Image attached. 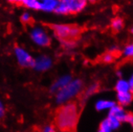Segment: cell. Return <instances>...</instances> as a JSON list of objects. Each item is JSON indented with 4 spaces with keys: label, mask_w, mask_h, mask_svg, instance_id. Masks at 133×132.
<instances>
[{
    "label": "cell",
    "mask_w": 133,
    "mask_h": 132,
    "mask_svg": "<svg viewBox=\"0 0 133 132\" xmlns=\"http://www.w3.org/2000/svg\"><path fill=\"white\" fill-rule=\"evenodd\" d=\"M79 119V110L75 102H68L59 107L55 113L56 127L63 132H74Z\"/></svg>",
    "instance_id": "cell-1"
},
{
    "label": "cell",
    "mask_w": 133,
    "mask_h": 132,
    "mask_svg": "<svg viewBox=\"0 0 133 132\" xmlns=\"http://www.w3.org/2000/svg\"><path fill=\"white\" fill-rule=\"evenodd\" d=\"M53 31L55 37L60 43L66 41H75L79 36L81 29L75 25L72 24H46Z\"/></svg>",
    "instance_id": "cell-2"
},
{
    "label": "cell",
    "mask_w": 133,
    "mask_h": 132,
    "mask_svg": "<svg viewBox=\"0 0 133 132\" xmlns=\"http://www.w3.org/2000/svg\"><path fill=\"white\" fill-rule=\"evenodd\" d=\"M87 2L84 0H63L59 1L55 12L59 15L75 14L85 8Z\"/></svg>",
    "instance_id": "cell-3"
},
{
    "label": "cell",
    "mask_w": 133,
    "mask_h": 132,
    "mask_svg": "<svg viewBox=\"0 0 133 132\" xmlns=\"http://www.w3.org/2000/svg\"><path fill=\"white\" fill-rule=\"evenodd\" d=\"M83 87V82L80 79L72 80L69 84H68L65 87L61 89L57 94L56 99L57 102L64 103L68 102L73 97L79 93Z\"/></svg>",
    "instance_id": "cell-4"
},
{
    "label": "cell",
    "mask_w": 133,
    "mask_h": 132,
    "mask_svg": "<svg viewBox=\"0 0 133 132\" xmlns=\"http://www.w3.org/2000/svg\"><path fill=\"white\" fill-rule=\"evenodd\" d=\"M31 39L36 44L42 46H47L51 44L50 37L40 28H35L32 31Z\"/></svg>",
    "instance_id": "cell-5"
},
{
    "label": "cell",
    "mask_w": 133,
    "mask_h": 132,
    "mask_svg": "<svg viewBox=\"0 0 133 132\" xmlns=\"http://www.w3.org/2000/svg\"><path fill=\"white\" fill-rule=\"evenodd\" d=\"M15 54L18 63L20 66L24 67H34L35 66V60L32 59L31 56L25 51L23 49L20 47L15 48Z\"/></svg>",
    "instance_id": "cell-6"
},
{
    "label": "cell",
    "mask_w": 133,
    "mask_h": 132,
    "mask_svg": "<svg viewBox=\"0 0 133 132\" xmlns=\"http://www.w3.org/2000/svg\"><path fill=\"white\" fill-rule=\"evenodd\" d=\"M51 59L47 56H41L35 60L34 68L37 71H46L51 67Z\"/></svg>",
    "instance_id": "cell-7"
},
{
    "label": "cell",
    "mask_w": 133,
    "mask_h": 132,
    "mask_svg": "<svg viewBox=\"0 0 133 132\" xmlns=\"http://www.w3.org/2000/svg\"><path fill=\"white\" fill-rule=\"evenodd\" d=\"M71 81H72L71 77L70 75H65V76H63L52 85L51 91L52 92H59L61 89L65 87L66 85L69 84Z\"/></svg>",
    "instance_id": "cell-8"
},
{
    "label": "cell",
    "mask_w": 133,
    "mask_h": 132,
    "mask_svg": "<svg viewBox=\"0 0 133 132\" xmlns=\"http://www.w3.org/2000/svg\"><path fill=\"white\" fill-rule=\"evenodd\" d=\"M108 115L116 118V119H118L120 122H124L125 121V118L127 115V113L124 111V110L123 109L122 107L116 105L115 107H113L108 113Z\"/></svg>",
    "instance_id": "cell-9"
},
{
    "label": "cell",
    "mask_w": 133,
    "mask_h": 132,
    "mask_svg": "<svg viewBox=\"0 0 133 132\" xmlns=\"http://www.w3.org/2000/svg\"><path fill=\"white\" fill-rule=\"evenodd\" d=\"M14 3H18V6H23L24 7L33 9V10H41L42 3L35 0H21V1H13Z\"/></svg>",
    "instance_id": "cell-10"
},
{
    "label": "cell",
    "mask_w": 133,
    "mask_h": 132,
    "mask_svg": "<svg viewBox=\"0 0 133 132\" xmlns=\"http://www.w3.org/2000/svg\"><path fill=\"white\" fill-rule=\"evenodd\" d=\"M116 104L115 102L111 100H106V99H101L96 102V108L97 110H111L113 107H115Z\"/></svg>",
    "instance_id": "cell-11"
},
{
    "label": "cell",
    "mask_w": 133,
    "mask_h": 132,
    "mask_svg": "<svg viewBox=\"0 0 133 132\" xmlns=\"http://www.w3.org/2000/svg\"><path fill=\"white\" fill-rule=\"evenodd\" d=\"M133 99V94L130 92L117 94V100L120 106H127L131 102Z\"/></svg>",
    "instance_id": "cell-12"
},
{
    "label": "cell",
    "mask_w": 133,
    "mask_h": 132,
    "mask_svg": "<svg viewBox=\"0 0 133 132\" xmlns=\"http://www.w3.org/2000/svg\"><path fill=\"white\" fill-rule=\"evenodd\" d=\"M115 89L117 91V94L130 92V86H129L128 81L122 79H119L117 82L116 83Z\"/></svg>",
    "instance_id": "cell-13"
},
{
    "label": "cell",
    "mask_w": 133,
    "mask_h": 132,
    "mask_svg": "<svg viewBox=\"0 0 133 132\" xmlns=\"http://www.w3.org/2000/svg\"><path fill=\"white\" fill-rule=\"evenodd\" d=\"M41 11H55L57 6L59 5V1H56V0H46V1H41Z\"/></svg>",
    "instance_id": "cell-14"
},
{
    "label": "cell",
    "mask_w": 133,
    "mask_h": 132,
    "mask_svg": "<svg viewBox=\"0 0 133 132\" xmlns=\"http://www.w3.org/2000/svg\"><path fill=\"white\" fill-rule=\"evenodd\" d=\"M98 88H99V85L97 83L91 84V86L84 91L83 95V97H82V101H83V102L86 101L90 96H91L93 95L94 93H96L97 91Z\"/></svg>",
    "instance_id": "cell-15"
},
{
    "label": "cell",
    "mask_w": 133,
    "mask_h": 132,
    "mask_svg": "<svg viewBox=\"0 0 133 132\" xmlns=\"http://www.w3.org/2000/svg\"><path fill=\"white\" fill-rule=\"evenodd\" d=\"M123 26V22L120 18H114L111 22V27L115 31H119L122 29Z\"/></svg>",
    "instance_id": "cell-16"
},
{
    "label": "cell",
    "mask_w": 133,
    "mask_h": 132,
    "mask_svg": "<svg viewBox=\"0 0 133 132\" xmlns=\"http://www.w3.org/2000/svg\"><path fill=\"white\" fill-rule=\"evenodd\" d=\"M107 119H108L109 124H110V127H111V128L112 130H116V129H117V128L119 127L121 122L118 119H116V118H114V117H111V116H109L108 115V118H107Z\"/></svg>",
    "instance_id": "cell-17"
},
{
    "label": "cell",
    "mask_w": 133,
    "mask_h": 132,
    "mask_svg": "<svg viewBox=\"0 0 133 132\" xmlns=\"http://www.w3.org/2000/svg\"><path fill=\"white\" fill-rule=\"evenodd\" d=\"M20 20L21 22L23 23V24H32L34 23V19H33V18L28 14L27 12H25L23 13L22 15H21V18H20Z\"/></svg>",
    "instance_id": "cell-18"
},
{
    "label": "cell",
    "mask_w": 133,
    "mask_h": 132,
    "mask_svg": "<svg viewBox=\"0 0 133 132\" xmlns=\"http://www.w3.org/2000/svg\"><path fill=\"white\" fill-rule=\"evenodd\" d=\"M123 54L128 58L133 57V43L125 46L124 50H123Z\"/></svg>",
    "instance_id": "cell-19"
},
{
    "label": "cell",
    "mask_w": 133,
    "mask_h": 132,
    "mask_svg": "<svg viewBox=\"0 0 133 132\" xmlns=\"http://www.w3.org/2000/svg\"><path fill=\"white\" fill-rule=\"evenodd\" d=\"M103 62L106 63H110L114 60V54L112 53H107L105 54H103Z\"/></svg>",
    "instance_id": "cell-20"
},
{
    "label": "cell",
    "mask_w": 133,
    "mask_h": 132,
    "mask_svg": "<svg viewBox=\"0 0 133 132\" xmlns=\"http://www.w3.org/2000/svg\"><path fill=\"white\" fill-rule=\"evenodd\" d=\"M4 115H5V110L2 102L0 101V119H2L4 116Z\"/></svg>",
    "instance_id": "cell-21"
},
{
    "label": "cell",
    "mask_w": 133,
    "mask_h": 132,
    "mask_svg": "<svg viewBox=\"0 0 133 132\" xmlns=\"http://www.w3.org/2000/svg\"><path fill=\"white\" fill-rule=\"evenodd\" d=\"M128 82H129V86H130V91L133 94V74L131 76L130 79L128 80Z\"/></svg>",
    "instance_id": "cell-22"
},
{
    "label": "cell",
    "mask_w": 133,
    "mask_h": 132,
    "mask_svg": "<svg viewBox=\"0 0 133 132\" xmlns=\"http://www.w3.org/2000/svg\"><path fill=\"white\" fill-rule=\"evenodd\" d=\"M43 132H55V130L52 127H45Z\"/></svg>",
    "instance_id": "cell-23"
},
{
    "label": "cell",
    "mask_w": 133,
    "mask_h": 132,
    "mask_svg": "<svg viewBox=\"0 0 133 132\" xmlns=\"http://www.w3.org/2000/svg\"><path fill=\"white\" fill-rule=\"evenodd\" d=\"M131 32H132V33H133V27H132V28H131Z\"/></svg>",
    "instance_id": "cell-24"
}]
</instances>
